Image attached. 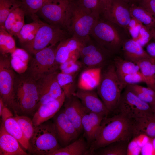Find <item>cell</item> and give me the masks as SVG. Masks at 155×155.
<instances>
[{
	"instance_id": "cell-15",
	"label": "cell",
	"mask_w": 155,
	"mask_h": 155,
	"mask_svg": "<svg viewBox=\"0 0 155 155\" xmlns=\"http://www.w3.org/2000/svg\"><path fill=\"white\" fill-rule=\"evenodd\" d=\"M130 4L122 0H112L110 10L103 18L126 31L132 18L130 11Z\"/></svg>"
},
{
	"instance_id": "cell-43",
	"label": "cell",
	"mask_w": 155,
	"mask_h": 155,
	"mask_svg": "<svg viewBox=\"0 0 155 155\" xmlns=\"http://www.w3.org/2000/svg\"><path fill=\"white\" fill-rule=\"evenodd\" d=\"M87 111L90 121L96 135L102 120L105 117H106L99 113L89 111L88 110Z\"/></svg>"
},
{
	"instance_id": "cell-44",
	"label": "cell",
	"mask_w": 155,
	"mask_h": 155,
	"mask_svg": "<svg viewBox=\"0 0 155 155\" xmlns=\"http://www.w3.org/2000/svg\"><path fill=\"white\" fill-rule=\"evenodd\" d=\"M136 3L155 18V0H137Z\"/></svg>"
},
{
	"instance_id": "cell-45",
	"label": "cell",
	"mask_w": 155,
	"mask_h": 155,
	"mask_svg": "<svg viewBox=\"0 0 155 155\" xmlns=\"http://www.w3.org/2000/svg\"><path fill=\"white\" fill-rule=\"evenodd\" d=\"M112 0H100L101 9V16L102 17L109 11L111 7Z\"/></svg>"
},
{
	"instance_id": "cell-9",
	"label": "cell",
	"mask_w": 155,
	"mask_h": 155,
	"mask_svg": "<svg viewBox=\"0 0 155 155\" xmlns=\"http://www.w3.org/2000/svg\"><path fill=\"white\" fill-rule=\"evenodd\" d=\"M99 18L94 15L87 13L77 5L74 1L72 6L70 34L85 42L90 37L91 31L96 22Z\"/></svg>"
},
{
	"instance_id": "cell-30",
	"label": "cell",
	"mask_w": 155,
	"mask_h": 155,
	"mask_svg": "<svg viewBox=\"0 0 155 155\" xmlns=\"http://www.w3.org/2000/svg\"><path fill=\"white\" fill-rule=\"evenodd\" d=\"M125 88L141 100L149 104L150 107L155 104V91L151 88L137 84L128 85Z\"/></svg>"
},
{
	"instance_id": "cell-24",
	"label": "cell",
	"mask_w": 155,
	"mask_h": 155,
	"mask_svg": "<svg viewBox=\"0 0 155 155\" xmlns=\"http://www.w3.org/2000/svg\"><path fill=\"white\" fill-rule=\"evenodd\" d=\"M102 68H87L81 74L78 81V88L86 90L96 88L101 78Z\"/></svg>"
},
{
	"instance_id": "cell-1",
	"label": "cell",
	"mask_w": 155,
	"mask_h": 155,
	"mask_svg": "<svg viewBox=\"0 0 155 155\" xmlns=\"http://www.w3.org/2000/svg\"><path fill=\"white\" fill-rule=\"evenodd\" d=\"M133 137V120L119 112L103 119L94 140L90 144L89 152L93 153L116 142H129Z\"/></svg>"
},
{
	"instance_id": "cell-17",
	"label": "cell",
	"mask_w": 155,
	"mask_h": 155,
	"mask_svg": "<svg viewBox=\"0 0 155 155\" xmlns=\"http://www.w3.org/2000/svg\"><path fill=\"white\" fill-rule=\"evenodd\" d=\"M97 94L93 90H86L78 88L74 95L79 99L88 111L107 117L109 113Z\"/></svg>"
},
{
	"instance_id": "cell-38",
	"label": "cell",
	"mask_w": 155,
	"mask_h": 155,
	"mask_svg": "<svg viewBox=\"0 0 155 155\" xmlns=\"http://www.w3.org/2000/svg\"><path fill=\"white\" fill-rule=\"evenodd\" d=\"M81 123L84 131L83 136L88 144H90L94 140L96 133L90 121L88 111L84 107L82 114Z\"/></svg>"
},
{
	"instance_id": "cell-13",
	"label": "cell",
	"mask_w": 155,
	"mask_h": 155,
	"mask_svg": "<svg viewBox=\"0 0 155 155\" xmlns=\"http://www.w3.org/2000/svg\"><path fill=\"white\" fill-rule=\"evenodd\" d=\"M57 74L55 71L36 81L39 97L38 108L41 105L59 98L64 93L58 83Z\"/></svg>"
},
{
	"instance_id": "cell-14",
	"label": "cell",
	"mask_w": 155,
	"mask_h": 155,
	"mask_svg": "<svg viewBox=\"0 0 155 155\" xmlns=\"http://www.w3.org/2000/svg\"><path fill=\"white\" fill-rule=\"evenodd\" d=\"M53 119L57 138L61 146L65 147L77 139L79 133L63 110L59 111Z\"/></svg>"
},
{
	"instance_id": "cell-20",
	"label": "cell",
	"mask_w": 155,
	"mask_h": 155,
	"mask_svg": "<svg viewBox=\"0 0 155 155\" xmlns=\"http://www.w3.org/2000/svg\"><path fill=\"white\" fill-rule=\"evenodd\" d=\"M19 142L6 131L1 123L0 128V155H28L20 147Z\"/></svg>"
},
{
	"instance_id": "cell-27",
	"label": "cell",
	"mask_w": 155,
	"mask_h": 155,
	"mask_svg": "<svg viewBox=\"0 0 155 155\" xmlns=\"http://www.w3.org/2000/svg\"><path fill=\"white\" fill-rule=\"evenodd\" d=\"M11 54L10 62L13 70L19 74L26 72L28 67L30 56L25 50L16 48Z\"/></svg>"
},
{
	"instance_id": "cell-18",
	"label": "cell",
	"mask_w": 155,
	"mask_h": 155,
	"mask_svg": "<svg viewBox=\"0 0 155 155\" xmlns=\"http://www.w3.org/2000/svg\"><path fill=\"white\" fill-rule=\"evenodd\" d=\"M84 42L73 36L60 41L56 49L55 58L57 64L59 65L72 55L79 52Z\"/></svg>"
},
{
	"instance_id": "cell-7",
	"label": "cell",
	"mask_w": 155,
	"mask_h": 155,
	"mask_svg": "<svg viewBox=\"0 0 155 155\" xmlns=\"http://www.w3.org/2000/svg\"><path fill=\"white\" fill-rule=\"evenodd\" d=\"M90 36L98 44L112 53H116L119 50L123 42L114 24L101 18L95 24Z\"/></svg>"
},
{
	"instance_id": "cell-12",
	"label": "cell",
	"mask_w": 155,
	"mask_h": 155,
	"mask_svg": "<svg viewBox=\"0 0 155 155\" xmlns=\"http://www.w3.org/2000/svg\"><path fill=\"white\" fill-rule=\"evenodd\" d=\"M10 61L6 55H1L0 59V95L5 106L9 109L13 106L14 85L16 75Z\"/></svg>"
},
{
	"instance_id": "cell-35",
	"label": "cell",
	"mask_w": 155,
	"mask_h": 155,
	"mask_svg": "<svg viewBox=\"0 0 155 155\" xmlns=\"http://www.w3.org/2000/svg\"><path fill=\"white\" fill-rule=\"evenodd\" d=\"M20 7L19 0H0V29H4L5 22L9 14Z\"/></svg>"
},
{
	"instance_id": "cell-41",
	"label": "cell",
	"mask_w": 155,
	"mask_h": 155,
	"mask_svg": "<svg viewBox=\"0 0 155 155\" xmlns=\"http://www.w3.org/2000/svg\"><path fill=\"white\" fill-rule=\"evenodd\" d=\"M82 66V63L78 59L69 58L65 62L59 65L61 72L69 74H75L79 71Z\"/></svg>"
},
{
	"instance_id": "cell-28",
	"label": "cell",
	"mask_w": 155,
	"mask_h": 155,
	"mask_svg": "<svg viewBox=\"0 0 155 155\" xmlns=\"http://www.w3.org/2000/svg\"><path fill=\"white\" fill-rule=\"evenodd\" d=\"M131 16L151 31L155 27V18L145 9L135 3L130 4Z\"/></svg>"
},
{
	"instance_id": "cell-42",
	"label": "cell",
	"mask_w": 155,
	"mask_h": 155,
	"mask_svg": "<svg viewBox=\"0 0 155 155\" xmlns=\"http://www.w3.org/2000/svg\"><path fill=\"white\" fill-rule=\"evenodd\" d=\"M119 78L126 87L128 85L146 83L145 78L140 71L125 75Z\"/></svg>"
},
{
	"instance_id": "cell-4",
	"label": "cell",
	"mask_w": 155,
	"mask_h": 155,
	"mask_svg": "<svg viewBox=\"0 0 155 155\" xmlns=\"http://www.w3.org/2000/svg\"><path fill=\"white\" fill-rule=\"evenodd\" d=\"M61 147L57 136L54 122L47 121L35 128L29 140L27 149L29 154L37 155H50Z\"/></svg>"
},
{
	"instance_id": "cell-51",
	"label": "cell",
	"mask_w": 155,
	"mask_h": 155,
	"mask_svg": "<svg viewBox=\"0 0 155 155\" xmlns=\"http://www.w3.org/2000/svg\"><path fill=\"white\" fill-rule=\"evenodd\" d=\"M154 85H155V79L154 81Z\"/></svg>"
},
{
	"instance_id": "cell-31",
	"label": "cell",
	"mask_w": 155,
	"mask_h": 155,
	"mask_svg": "<svg viewBox=\"0 0 155 155\" xmlns=\"http://www.w3.org/2000/svg\"><path fill=\"white\" fill-rule=\"evenodd\" d=\"M75 75L76 74H67L61 72L58 73V82L63 90L66 98H69L74 95L76 92Z\"/></svg>"
},
{
	"instance_id": "cell-47",
	"label": "cell",
	"mask_w": 155,
	"mask_h": 155,
	"mask_svg": "<svg viewBox=\"0 0 155 155\" xmlns=\"http://www.w3.org/2000/svg\"><path fill=\"white\" fill-rule=\"evenodd\" d=\"M0 115L1 117L2 122L4 121L6 119L9 117L13 116V114L10 109L5 105Z\"/></svg>"
},
{
	"instance_id": "cell-39",
	"label": "cell",
	"mask_w": 155,
	"mask_h": 155,
	"mask_svg": "<svg viewBox=\"0 0 155 155\" xmlns=\"http://www.w3.org/2000/svg\"><path fill=\"white\" fill-rule=\"evenodd\" d=\"M14 113V118L18 123L24 135L29 141L33 134L35 129L32 119L26 115Z\"/></svg>"
},
{
	"instance_id": "cell-40",
	"label": "cell",
	"mask_w": 155,
	"mask_h": 155,
	"mask_svg": "<svg viewBox=\"0 0 155 155\" xmlns=\"http://www.w3.org/2000/svg\"><path fill=\"white\" fill-rule=\"evenodd\" d=\"M21 8L25 15L30 16L36 14L42 6L50 0H19Z\"/></svg>"
},
{
	"instance_id": "cell-46",
	"label": "cell",
	"mask_w": 155,
	"mask_h": 155,
	"mask_svg": "<svg viewBox=\"0 0 155 155\" xmlns=\"http://www.w3.org/2000/svg\"><path fill=\"white\" fill-rule=\"evenodd\" d=\"M146 51L151 57L155 58V41L149 42L146 45Z\"/></svg>"
},
{
	"instance_id": "cell-26",
	"label": "cell",
	"mask_w": 155,
	"mask_h": 155,
	"mask_svg": "<svg viewBox=\"0 0 155 155\" xmlns=\"http://www.w3.org/2000/svg\"><path fill=\"white\" fill-rule=\"evenodd\" d=\"M139 66L147 86L155 91V58L150 57L135 63Z\"/></svg>"
},
{
	"instance_id": "cell-3",
	"label": "cell",
	"mask_w": 155,
	"mask_h": 155,
	"mask_svg": "<svg viewBox=\"0 0 155 155\" xmlns=\"http://www.w3.org/2000/svg\"><path fill=\"white\" fill-rule=\"evenodd\" d=\"M126 86L117 75L113 64L101 72L97 93L109 113L117 108L123 89Z\"/></svg>"
},
{
	"instance_id": "cell-22",
	"label": "cell",
	"mask_w": 155,
	"mask_h": 155,
	"mask_svg": "<svg viewBox=\"0 0 155 155\" xmlns=\"http://www.w3.org/2000/svg\"><path fill=\"white\" fill-rule=\"evenodd\" d=\"M133 120V138L142 135L151 139L155 138V117L154 113Z\"/></svg>"
},
{
	"instance_id": "cell-33",
	"label": "cell",
	"mask_w": 155,
	"mask_h": 155,
	"mask_svg": "<svg viewBox=\"0 0 155 155\" xmlns=\"http://www.w3.org/2000/svg\"><path fill=\"white\" fill-rule=\"evenodd\" d=\"M129 143L125 141L114 142L99 149L97 154L100 155H127Z\"/></svg>"
},
{
	"instance_id": "cell-16",
	"label": "cell",
	"mask_w": 155,
	"mask_h": 155,
	"mask_svg": "<svg viewBox=\"0 0 155 155\" xmlns=\"http://www.w3.org/2000/svg\"><path fill=\"white\" fill-rule=\"evenodd\" d=\"M65 98L63 93L57 98L40 105L32 119L34 127L53 117L64 104Z\"/></svg>"
},
{
	"instance_id": "cell-29",
	"label": "cell",
	"mask_w": 155,
	"mask_h": 155,
	"mask_svg": "<svg viewBox=\"0 0 155 155\" xmlns=\"http://www.w3.org/2000/svg\"><path fill=\"white\" fill-rule=\"evenodd\" d=\"M2 123L7 132L16 138L24 148L27 150L29 141L24 135L14 117H9Z\"/></svg>"
},
{
	"instance_id": "cell-5",
	"label": "cell",
	"mask_w": 155,
	"mask_h": 155,
	"mask_svg": "<svg viewBox=\"0 0 155 155\" xmlns=\"http://www.w3.org/2000/svg\"><path fill=\"white\" fill-rule=\"evenodd\" d=\"M73 2L74 0H50L37 13L46 23L59 26L70 34Z\"/></svg>"
},
{
	"instance_id": "cell-34",
	"label": "cell",
	"mask_w": 155,
	"mask_h": 155,
	"mask_svg": "<svg viewBox=\"0 0 155 155\" xmlns=\"http://www.w3.org/2000/svg\"><path fill=\"white\" fill-rule=\"evenodd\" d=\"M16 48L12 36L4 29H0V51L2 55L11 54Z\"/></svg>"
},
{
	"instance_id": "cell-6",
	"label": "cell",
	"mask_w": 155,
	"mask_h": 155,
	"mask_svg": "<svg viewBox=\"0 0 155 155\" xmlns=\"http://www.w3.org/2000/svg\"><path fill=\"white\" fill-rule=\"evenodd\" d=\"M71 36L68 32L60 27L43 22L34 39L23 44L28 51L34 55L45 48L55 46Z\"/></svg>"
},
{
	"instance_id": "cell-11",
	"label": "cell",
	"mask_w": 155,
	"mask_h": 155,
	"mask_svg": "<svg viewBox=\"0 0 155 155\" xmlns=\"http://www.w3.org/2000/svg\"><path fill=\"white\" fill-rule=\"evenodd\" d=\"M112 54L90 37L84 42L80 50V58L82 64L87 68H102Z\"/></svg>"
},
{
	"instance_id": "cell-25",
	"label": "cell",
	"mask_w": 155,
	"mask_h": 155,
	"mask_svg": "<svg viewBox=\"0 0 155 155\" xmlns=\"http://www.w3.org/2000/svg\"><path fill=\"white\" fill-rule=\"evenodd\" d=\"M87 142L82 137L76 139L68 145L61 147L50 155H82L89 154Z\"/></svg>"
},
{
	"instance_id": "cell-32",
	"label": "cell",
	"mask_w": 155,
	"mask_h": 155,
	"mask_svg": "<svg viewBox=\"0 0 155 155\" xmlns=\"http://www.w3.org/2000/svg\"><path fill=\"white\" fill-rule=\"evenodd\" d=\"M113 64L116 73L119 78L140 71L139 67L136 63L119 57L115 58Z\"/></svg>"
},
{
	"instance_id": "cell-19",
	"label": "cell",
	"mask_w": 155,
	"mask_h": 155,
	"mask_svg": "<svg viewBox=\"0 0 155 155\" xmlns=\"http://www.w3.org/2000/svg\"><path fill=\"white\" fill-rule=\"evenodd\" d=\"M84 107L79 99L74 95L66 98L64 102V112L79 133L83 130L81 123Z\"/></svg>"
},
{
	"instance_id": "cell-49",
	"label": "cell",
	"mask_w": 155,
	"mask_h": 155,
	"mask_svg": "<svg viewBox=\"0 0 155 155\" xmlns=\"http://www.w3.org/2000/svg\"><path fill=\"white\" fill-rule=\"evenodd\" d=\"M152 39L155 40V27L151 31Z\"/></svg>"
},
{
	"instance_id": "cell-36",
	"label": "cell",
	"mask_w": 155,
	"mask_h": 155,
	"mask_svg": "<svg viewBox=\"0 0 155 155\" xmlns=\"http://www.w3.org/2000/svg\"><path fill=\"white\" fill-rule=\"evenodd\" d=\"M24 12L20 7L18 8L8 15L4 24V29L8 32L13 26L24 24Z\"/></svg>"
},
{
	"instance_id": "cell-48",
	"label": "cell",
	"mask_w": 155,
	"mask_h": 155,
	"mask_svg": "<svg viewBox=\"0 0 155 155\" xmlns=\"http://www.w3.org/2000/svg\"><path fill=\"white\" fill-rule=\"evenodd\" d=\"M122 0L129 4H131L132 3H136L137 1V0Z\"/></svg>"
},
{
	"instance_id": "cell-10",
	"label": "cell",
	"mask_w": 155,
	"mask_h": 155,
	"mask_svg": "<svg viewBox=\"0 0 155 155\" xmlns=\"http://www.w3.org/2000/svg\"><path fill=\"white\" fill-rule=\"evenodd\" d=\"M117 109L119 112L132 120L153 113L149 104L141 100L126 88L121 94Z\"/></svg>"
},
{
	"instance_id": "cell-23",
	"label": "cell",
	"mask_w": 155,
	"mask_h": 155,
	"mask_svg": "<svg viewBox=\"0 0 155 155\" xmlns=\"http://www.w3.org/2000/svg\"><path fill=\"white\" fill-rule=\"evenodd\" d=\"M122 47L124 59L135 63L151 57L142 46L131 38L123 41Z\"/></svg>"
},
{
	"instance_id": "cell-37",
	"label": "cell",
	"mask_w": 155,
	"mask_h": 155,
	"mask_svg": "<svg viewBox=\"0 0 155 155\" xmlns=\"http://www.w3.org/2000/svg\"><path fill=\"white\" fill-rule=\"evenodd\" d=\"M79 7L87 13L100 18L101 15L100 0H74Z\"/></svg>"
},
{
	"instance_id": "cell-21",
	"label": "cell",
	"mask_w": 155,
	"mask_h": 155,
	"mask_svg": "<svg viewBox=\"0 0 155 155\" xmlns=\"http://www.w3.org/2000/svg\"><path fill=\"white\" fill-rule=\"evenodd\" d=\"M133 40L142 47L146 45L152 39L151 32L146 26L132 18L126 30Z\"/></svg>"
},
{
	"instance_id": "cell-2",
	"label": "cell",
	"mask_w": 155,
	"mask_h": 155,
	"mask_svg": "<svg viewBox=\"0 0 155 155\" xmlns=\"http://www.w3.org/2000/svg\"><path fill=\"white\" fill-rule=\"evenodd\" d=\"M16 76L14 85V113L25 115H33L39 100L36 81L28 73Z\"/></svg>"
},
{
	"instance_id": "cell-8",
	"label": "cell",
	"mask_w": 155,
	"mask_h": 155,
	"mask_svg": "<svg viewBox=\"0 0 155 155\" xmlns=\"http://www.w3.org/2000/svg\"><path fill=\"white\" fill-rule=\"evenodd\" d=\"M56 47H49L34 54L27 70L28 74L36 81L56 71L59 67L55 61Z\"/></svg>"
},
{
	"instance_id": "cell-50",
	"label": "cell",
	"mask_w": 155,
	"mask_h": 155,
	"mask_svg": "<svg viewBox=\"0 0 155 155\" xmlns=\"http://www.w3.org/2000/svg\"><path fill=\"white\" fill-rule=\"evenodd\" d=\"M152 111L155 117V104L151 107Z\"/></svg>"
}]
</instances>
